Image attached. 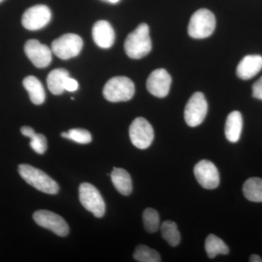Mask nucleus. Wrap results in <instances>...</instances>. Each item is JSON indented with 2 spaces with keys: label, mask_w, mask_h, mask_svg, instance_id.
I'll return each mask as SVG.
<instances>
[{
  "label": "nucleus",
  "mask_w": 262,
  "mask_h": 262,
  "mask_svg": "<svg viewBox=\"0 0 262 262\" xmlns=\"http://www.w3.org/2000/svg\"><path fill=\"white\" fill-rule=\"evenodd\" d=\"M125 53L130 58L140 59L151 51V40L147 24H141L127 35L125 41Z\"/></svg>",
  "instance_id": "nucleus-1"
},
{
  "label": "nucleus",
  "mask_w": 262,
  "mask_h": 262,
  "mask_svg": "<svg viewBox=\"0 0 262 262\" xmlns=\"http://www.w3.org/2000/svg\"><path fill=\"white\" fill-rule=\"evenodd\" d=\"M18 173L29 185L46 194H56L59 191V187L56 181L39 169L27 164H21L18 166Z\"/></svg>",
  "instance_id": "nucleus-2"
},
{
  "label": "nucleus",
  "mask_w": 262,
  "mask_h": 262,
  "mask_svg": "<svg viewBox=\"0 0 262 262\" xmlns=\"http://www.w3.org/2000/svg\"><path fill=\"white\" fill-rule=\"evenodd\" d=\"M135 85L126 77H115L110 79L103 90L104 98L110 102L127 101L134 97Z\"/></svg>",
  "instance_id": "nucleus-3"
},
{
  "label": "nucleus",
  "mask_w": 262,
  "mask_h": 262,
  "mask_svg": "<svg viewBox=\"0 0 262 262\" xmlns=\"http://www.w3.org/2000/svg\"><path fill=\"white\" fill-rule=\"evenodd\" d=\"M215 28V18L213 13L207 9H200L191 17L188 33L194 39H204L210 37Z\"/></svg>",
  "instance_id": "nucleus-4"
},
{
  "label": "nucleus",
  "mask_w": 262,
  "mask_h": 262,
  "mask_svg": "<svg viewBox=\"0 0 262 262\" xmlns=\"http://www.w3.org/2000/svg\"><path fill=\"white\" fill-rule=\"evenodd\" d=\"M81 204L97 218H101L106 211V205L99 191L89 183H82L79 188Z\"/></svg>",
  "instance_id": "nucleus-5"
},
{
  "label": "nucleus",
  "mask_w": 262,
  "mask_h": 262,
  "mask_svg": "<svg viewBox=\"0 0 262 262\" xmlns=\"http://www.w3.org/2000/svg\"><path fill=\"white\" fill-rule=\"evenodd\" d=\"M83 42L80 36L75 34L62 35L51 45L53 53L61 59L67 60L78 56L82 51Z\"/></svg>",
  "instance_id": "nucleus-6"
},
{
  "label": "nucleus",
  "mask_w": 262,
  "mask_h": 262,
  "mask_svg": "<svg viewBox=\"0 0 262 262\" xmlns=\"http://www.w3.org/2000/svg\"><path fill=\"white\" fill-rule=\"evenodd\" d=\"M208 108V103L203 94L196 92L193 94L184 110V119L187 125L190 127L201 125L206 118Z\"/></svg>",
  "instance_id": "nucleus-7"
},
{
  "label": "nucleus",
  "mask_w": 262,
  "mask_h": 262,
  "mask_svg": "<svg viewBox=\"0 0 262 262\" xmlns=\"http://www.w3.org/2000/svg\"><path fill=\"white\" fill-rule=\"evenodd\" d=\"M131 142L138 149H147L154 139V130L146 119L137 117L129 128Z\"/></svg>",
  "instance_id": "nucleus-8"
},
{
  "label": "nucleus",
  "mask_w": 262,
  "mask_h": 262,
  "mask_svg": "<svg viewBox=\"0 0 262 262\" xmlns=\"http://www.w3.org/2000/svg\"><path fill=\"white\" fill-rule=\"evenodd\" d=\"M33 219L38 225L50 229L61 237H65L70 232V227L64 219L53 212L39 210L34 213Z\"/></svg>",
  "instance_id": "nucleus-9"
},
{
  "label": "nucleus",
  "mask_w": 262,
  "mask_h": 262,
  "mask_svg": "<svg viewBox=\"0 0 262 262\" xmlns=\"http://www.w3.org/2000/svg\"><path fill=\"white\" fill-rule=\"evenodd\" d=\"M51 11L48 6L38 5L26 10L22 16L24 28L31 31L39 30L48 25L51 20Z\"/></svg>",
  "instance_id": "nucleus-10"
},
{
  "label": "nucleus",
  "mask_w": 262,
  "mask_h": 262,
  "mask_svg": "<svg viewBox=\"0 0 262 262\" xmlns=\"http://www.w3.org/2000/svg\"><path fill=\"white\" fill-rule=\"evenodd\" d=\"M194 173L198 182L205 189H213L220 185V176L218 169L209 160H203L196 163Z\"/></svg>",
  "instance_id": "nucleus-11"
},
{
  "label": "nucleus",
  "mask_w": 262,
  "mask_h": 262,
  "mask_svg": "<svg viewBox=\"0 0 262 262\" xmlns=\"http://www.w3.org/2000/svg\"><path fill=\"white\" fill-rule=\"evenodd\" d=\"M24 51L33 64L37 68H45L52 61V50L37 39H30L26 42Z\"/></svg>",
  "instance_id": "nucleus-12"
},
{
  "label": "nucleus",
  "mask_w": 262,
  "mask_h": 262,
  "mask_svg": "<svg viewBox=\"0 0 262 262\" xmlns=\"http://www.w3.org/2000/svg\"><path fill=\"white\" fill-rule=\"evenodd\" d=\"M171 77L164 69L153 71L146 81L148 91L158 98L168 96L171 84Z\"/></svg>",
  "instance_id": "nucleus-13"
},
{
  "label": "nucleus",
  "mask_w": 262,
  "mask_h": 262,
  "mask_svg": "<svg viewBox=\"0 0 262 262\" xmlns=\"http://www.w3.org/2000/svg\"><path fill=\"white\" fill-rule=\"evenodd\" d=\"M95 43L101 48H110L115 40V33L111 24L106 20H98L94 24L92 31Z\"/></svg>",
  "instance_id": "nucleus-14"
},
{
  "label": "nucleus",
  "mask_w": 262,
  "mask_h": 262,
  "mask_svg": "<svg viewBox=\"0 0 262 262\" xmlns=\"http://www.w3.org/2000/svg\"><path fill=\"white\" fill-rule=\"evenodd\" d=\"M262 70V56L248 55L241 60L237 67V75L242 80L253 78Z\"/></svg>",
  "instance_id": "nucleus-15"
},
{
  "label": "nucleus",
  "mask_w": 262,
  "mask_h": 262,
  "mask_svg": "<svg viewBox=\"0 0 262 262\" xmlns=\"http://www.w3.org/2000/svg\"><path fill=\"white\" fill-rule=\"evenodd\" d=\"M243 129V117L239 112H232L226 120L225 136L232 143L237 142L241 138Z\"/></svg>",
  "instance_id": "nucleus-16"
},
{
  "label": "nucleus",
  "mask_w": 262,
  "mask_h": 262,
  "mask_svg": "<svg viewBox=\"0 0 262 262\" xmlns=\"http://www.w3.org/2000/svg\"><path fill=\"white\" fill-rule=\"evenodd\" d=\"M112 182L117 191L122 195L127 196L133 190L132 179L125 169L114 168L111 173Z\"/></svg>",
  "instance_id": "nucleus-17"
},
{
  "label": "nucleus",
  "mask_w": 262,
  "mask_h": 262,
  "mask_svg": "<svg viewBox=\"0 0 262 262\" xmlns=\"http://www.w3.org/2000/svg\"><path fill=\"white\" fill-rule=\"evenodd\" d=\"M24 87L28 91L29 98L33 103L40 105L46 100V92L42 82L34 76H29L23 81Z\"/></svg>",
  "instance_id": "nucleus-18"
},
{
  "label": "nucleus",
  "mask_w": 262,
  "mask_h": 262,
  "mask_svg": "<svg viewBox=\"0 0 262 262\" xmlns=\"http://www.w3.org/2000/svg\"><path fill=\"white\" fill-rule=\"evenodd\" d=\"M70 77L68 71L64 69H56L50 72L48 76L47 84L48 89L52 94L61 95L64 89V82L67 77Z\"/></svg>",
  "instance_id": "nucleus-19"
},
{
  "label": "nucleus",
  "mask_w": 262,
  "mask_h": 262,
  "mask_svg": "<svg viewBox=\"0 0 262 262\" xmlns=\"http://www.w3.org/2000/svg\"><path fill=\"white\" fill-rule=\"evenodd\" d=\"M243 191L248 201L262 203V179L253 177L245 182Z\"/></svg>",
  "instance_id": "nucleus-20"
},
{
  "label": "nucleus",
  "mask_w": 262,
  "mask_h": 262,
  "mask_svg": "<svg viewBox=\"0 0 262 262\" xmlns=\"http://www.w3.org/2000/svg\"><path fill=\"white\" fill-rule=\"evenodd\" d=\"M205 248L207 255L210 258H215L218 255H227L229 252L228 246L225 242L213 234L207 237Z\"/></svg>",
  "instance_id": "nucleus-21"
},
{
  "label": "nucleus",
  "mask_w": 262,
  "mask_h": 262,
  "mask_svg": "<svg viewBox=\"0 0 262 262\" xmlns=\"http://www.w3.org/2000/svg\"><path fill=\"white\" fill-rule=\"evenodd\" d=\"M161 234L163 239L172 247L178 246L181 241V234L175 222L165 221L161 225Z\"/></svg>",
  "instance_id": "nucleus-22"
},
{
  "label": "nucleus",
  "mask_w": 262,
  "mask_h": 262,
  "mask_svg": "<svg viewBox=\"0 0 262 262\" xmlns=\"http://www.w3.org/2000/svg\"><path fill=\"white\" fill-rule=\"evenodd\" d=\"M134 257L136 261L140 262L161 261L159 253L145 245H139L136 247Z\"/></svg>",
  "instance_id": "nucleus-23"
},
{
  "label": "nucleus",
  "mask_w": 262,
  "mask_h": 262,
  "mask_svg": "<svg viewBox=\"0 0 262 262\" xmlns=\"http://www.w3.org/2000/svg\"><path fill=\"white\" fill-rule=\"evenodd\" d=\"M143 222L146 230L149 233H154L159 229V213L153 208H146L143 213Z\"/></svg>",
  "instance_id": "nucleus-24"
},
{
  "label": "nucleus",
  "mask_w": 262,
  "mask_h": 262,
  "mask_svg": "<svg viewBox=\"0 0 262 262\" xmlns=\"http://www.w3.org/2000/svg\"><path fill=\"white\" fill-rule=\"evenodd\" d=\"M69 140L75 141L81 144H89L92 141V136L89 130L82 128L71 129L68 131Z\"/></svg>",
  "instance_id": "nucleus-25"
},
{
  "label": "nucleus",
  "mask_w": 262,
  "mask_h": 262,
  "mask_svg": "<svg viewBox=\"0 0 262 262\" xmlns=\"http://www.w3.org/2000/svg\"><path fill=\"white\" fill-rule=\"evenodd\" d=\"M30 146L37 154L42 155L47 150V139L40 134H35L31 138Z\"/></svg>",
  "instance_id": "nucleus-26"
},
{
  "label": "nucleus",
  "mask_w": 262,
  "mask_h": 262,
  "mask_svg": "<svg viewBox=\"0 0 262 262\" xmlns=\"http://www.w3.org/2000/svg\"><path fill=\"white\" fill-rule=\"evenodd\" d=\"M78 82L75 79L71 78L70 77H67L64 82L65 91H70V92H75L78 89Z\"/></svg>",
  "instance_id": "nucleus-27"
},
{
  "label": "nucleus",
  "mask_w": 262,
  "mask_h": 262,
  "mask_svg": "<svg viewBox=\"0 0 262 262\" xmlns=\"http://www.w3.org/2000/svg\"><path fill=\"white\" fill-rule=\"evenodd\" d=\"M252 94L253 97L262 100V77L253 84Z\"/></svg>",
  "instance_id": "nucleus-28"
},
{
  "label": "nucleus",
  "mask_w": 262,
  "mask_h": 262,
  "mask_svg": "<svg viewBox=\"0 0 262 262\" xmlns=\"http://www.w3.org/2000/svg\"><path fill=\"white\" fill-rule=\"evenodd\" d=\"M20 132H21V134H23L24 136H27V137L30 138V139L36 134L34 129L29 126L22 127L21 128H20Z\"/></svg>",
  "instance_id": "nucleus-29"
},
{
  "label": "nucleus",
  "mask_w": 262,
  "mask_h": 262,
  "mask_svg": "<svg viewBox=\"0 0 262 262\" xmlns=\"http://www.w3.org/2000/svg\"><path fill=\"white\" fill-rule=\"evenodd\" d=\"M249 261L251 262H262V258L258 255L253 254L250 257Z\"/></svg>",
  "instance_id": "nucleus-30"
},
{
  "label": "nucleus",
  "mask_w": 262,
  "mask_h": 262,
  "mask_svg": "<svg viewBox=\"0 0 262 262\" xmlns=\"http://www.w3.org/2000/svg\"><path fill=\"white\" fill-rule=\"evenodd\" d=\"M106 1L110 2V3H114V4H115V3H118L120 0H106Z\"/></svg>",
  "instance_id": "nucleus-31"
},
{
  "label": "nucleus",
  "mask_w": 262,
  "mask_h": 262,
  "mask_svg": "<svg viewBox=\"0 0 262 262\" xmlns=\"http://www.w3.org/2000/svg\"><path fill=\"white\" fill-rule=\"evenodd\" d=\"M3 1H4V0H0V3H3Z\"/></svg>",
  "instance_id": "nucleus-32"
}]
</instances>
